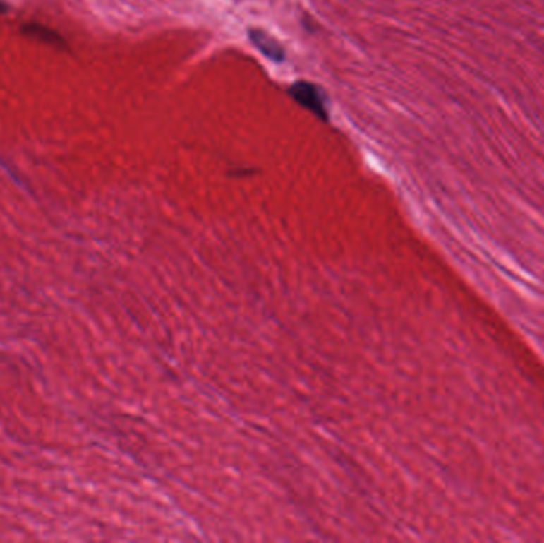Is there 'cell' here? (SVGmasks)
Instances as JSON below:
<instances>
[{
	"label": "cell",
	"instance_id": "cell-2",
	"mask_svg": "<svg viewBox=\"0 0 544 543\" xmlns=\"http://www.w3.org/2000/svg\"><path fill=\"white\" fill-rule=\"evenodd\" d=\"M248 39L252 42V45L258 49V52L272 62H280L285 61V49L277 42V39H274L271 34H267L266 30L258 29V28H250L247 30Z\"/></svg>",
	"mask_w": 544,
	"mask_h": 543
},
{
	"label": "cell",
	"instance_id": "cell-1",
	"mask_svg": "<svg viewBox=\"0 0 544 543\" xmlns=\"http://www.w3.org/2000/svg\"><path fill=\"white\" fill-rule=\"evenodd\" d=\"M289 95L295 99L301 107L312 112V114L320 118V120L328 121V101L327 95H325V91L320 86L301 80V82H296L290 86Z\"/></svg>",
	"mask_w": 544,
	"mask_h": 543
}]
</instances>
